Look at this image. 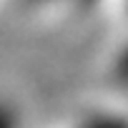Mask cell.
<instances>
[{
    "label": "cell",
    "mask_w": 128,
    "mask_h": 128,
    "mask_svg": "<svg viewBox=\"0 0 128 128\" xmlns=\"http://www.w3.org/2000/svg\"><path fill=\"white\" fill-rule=\"evenodd\" d=\"M0 128H20L18 110L5 100H0Z\"/></svg>",
    "instance_id": "2"
},
{
    "label": "cell",
    "mask_w": 128,
    "mask_h": 128,
    "mask_svg": "<svg viewBox=\"0 0 128 128\" xmlns=\"http://www.w3.org/2000/svg\"><path fill=\"white\" fill-rule=\"evenodd\" d=\"M120 76L128 80V53L123 55V60H120Z\"/></svg>",
    "instance_id": "3"
},
{
    "label": "cell",
    "mask_w": 128,
    "mask_h": 128,
    "mask_svg": "<svg viewBox=\"0 0 128 128\" xmlns=\"http://www.w3.org/2000/svg\"><path fill=\"white\" fill-rule=\"evenodd\" d=\"M78 128H128V120L113 113H96L88 120H83Z\"/></svg>",
    "instance_id": "1"
}]
</instances>
